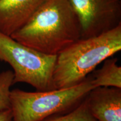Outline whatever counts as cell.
I'll use <instances>...</instances> for the list:
<instances>
[{
    "label": "cell",
    "mask_w": 121,
    "mask_h": 121,
    "mask_svg": "<svg viewBox=\"0 0 121 121\" xmlns=\"http://www.w3.org/2000/svg\"><path fill=\"white\" fill-rule=\"evenodd\" d=\"M10 37L40 52L57 55L81 38V27L67 0H44L28 22Z\"/></svg>",
    "instance_id": "cell-1"
},
{
    "label": "cell",
    "mask_w": 121,
    "mask_h": 121,
    "mask_svg": "<svg viewBox=\"0 0 121 121\" xmlns=\"http://www.w3.org/2000/svg\"><path fill=\"white\" fill-rule=\"evenodd\" d=\"M121 50V25L96 36L81 38L57 55L53 73L54 89L77 85L100 63Z\"/></svg>",
    "instance_id": "cell-2"
},
{
    "label": "cell",
    "mask_w": 121,
    "mask_h": 121,
    "mask_svg": "<svg viewBox=\"0 0 121 121\" xmlns=\"http://www.w3.org/2000/svg\"><path fill=\"white\" fill-rule=\"evenodd\" d=\"M94 88L91 76L66 89L28 92L13 89L10 95L13 121H43L69 112L79 105Z\"/></svg>",
    "instance_id": "cell-3"
},
{
    "label": "cell",
    "mask_w": 121,
    "mask_h": 121,
    "mask_svg": "<svg viewBox=\"0 0 121 121\" xmlns=\"http://www.w3.org/2000/svg\"><path fill=\"white\" fill-rule=\"evenodd\" d=\"M57 55L44 54L0 33V60L13 70V84L26 83L37 91L54 90L53 73Z\"/></svg>",
    "instance_id": "cell-4"
},
{
    "label": "cell",
    "mask_w": 121,
    "mask_h": 121,
    "mask_svg": "<svg viewBox=\"0 0 121 121\" xmlns=\"http://www.w3.org/2000/svg\"><path fill=\"white\" fill-rule=\"evenodd\" d=\"M79 19L81 38L121 25V0H67Z\"/></svg>",
    "instance_id": "cell-5"
},
{
    "label": "cell",
    "mask_w": 121,
    "mask_h": 121,
    "mask_svg": "<svg viewBox=\"0 0 121 121\" xmlns=\"http://www.w3.org/2000/svg\"><path fill=\"white\" fill-rule=\"evenodd\" d=\"M90 114L98 121H121V89L99 87L85 98Z\"/></svg>",
    "instance_id": "cell-6"
},
{
    "label": "cell",
    "mask_w": 121,
    "mask_h": 121,
    "mask_svg": "<svg viewBox=\"0 0 121 121\" xmlns=\"http://www.w3.org/2000/svg\"><path fill=\"white\" fill-rule=\"evenodd\" d=\"M44 0H0V33L11 36L23 26Z\"/></svg>",
    "instance_id": "cell-7"
},
{
    "label": "cell",
    "mask_w": 121,
    "mask_h": 121,
    "mask_svg": "<svg viewBox=\"0 0 121 121\" xmlns=\"http://www.w3.org/2000/svg\"><path fill=\"white\" fill-rule=\"evenodd\" d=\"M118 59L108 58L104 61L102 68L91 76V82L95 87H106L121 89V67Z\"/></svg>",
    "instance_id": "cell-8"
},
{
    "label": "cell",
    "mask_w": 121,
    "mask_h": 121,
    "mask_svg": "<svg viewBox=\"0 0 121 121\" xmlns=\"http://www.w3.org/2000/svg\"><path fill=\"white\" fill-rule=\"evenodd\" d=\"M43 121H98L90 114L85 99L76 108L65 114L54 116Z\"/></svg>",
    "instance_id": "cell-9"
},
{
    "label": "cell",
    "mask_w": 121,
    "mask_h": 121,
    "mask_svg": "<svg viewBox=\"0 0 121 121\" xmlns=\"http://www.w3.org/2000/svg\"><path fill=\"white\" fill-rule=\"evenodd\" d=\"M13 73L7 70L0 74V111L10 109V87L13 84Z\"/></svg>",
    "instance_id": "cell-10"
},
{
    "label": "cell",
    "mask_w": 121,
    "mask_h": 121,
    "mask_svg": "<svg viewBox=\"0 0 121 121\" xmlns=\"http://www.w3.org/2000/svg\"><path fill=\"white\" fill-rule=\"evenodd\" d=\"M0 121H13V114L10 109L0 111Z\"/></svg>",
    "instance_id": "cell-11"
}]
</instances>
